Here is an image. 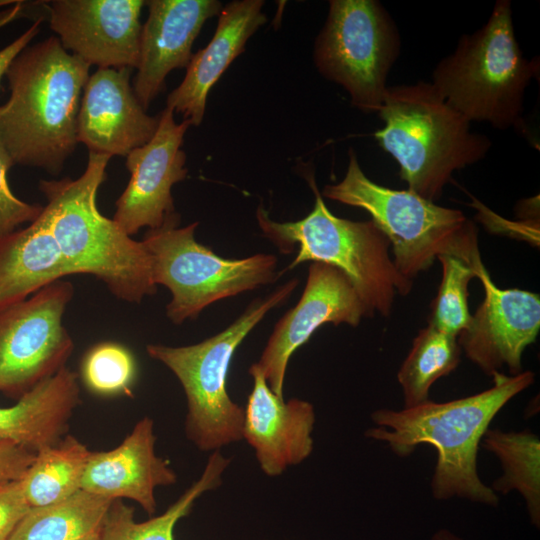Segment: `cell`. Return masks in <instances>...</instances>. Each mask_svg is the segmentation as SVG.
Returning <instances> with one entry per match:
<instances>
[{"label": "cell", "mask_w": 540, "mask_h": 540, "mask_svg": "<svg viewBox=\"0 0 540 540\" xmlns=\"http://www.w3.org/2000/svg\"><path fill=\"white\" fill-rule=\"evenodd\" d=\"M492 377L491 388L468 397L442 403L428 400L401 410L378 409L371 414L376 426L365 435L385 442L398 457L410 456L421 444L432 445L437 451L430 483L434 498L457 497L496 506L498 495L478 475L480 442L494 417L533 384L535 375L522 371Z\"/></svg>", "instance_id": "obj_1"}, {"label": "cell", "mask_w": 540, "mask_h": 540, "mask_svg": "<svg viewBox=\"0 0 540 540\" xmlns=\"http://www.w3.org/2000/svg\"><path fill=\"white\" fill-rule=\"evenodd\" d=\"M89 70L54 36L28 45L13 59L5 73L10 95L0 105V144L14 165L61 173L78 143Z\"/></svg>", "instance_id": "obj_2"}, {"label": "cell", "mask_w": 540, "mask_h": 540, "mask_svg": "<svg viewBox=\"0 0 540 540\" xmlns=\"http://www.w3.org/2000/svg\"><path fill=\"white\" fill-rule=\"evenodd\" d=\"M110 158L89 152L77 179L40 180L47 200L40 217L74 274L93 275L118 299L140 303L157 291L150 255L142 241L102 215L96 204Z\"/></svg>", "instance_id": "obj_3"}, {"label": "cell", "mask_w": 540, "mask_h": 540, "mask_svg": "<svg viewBox=\"0 0 540 540\" xmlns=\"http://www.w3.org/2000/svg\"><path fill=\"white\" fill-rule=\"evenodd\" d=\"M379 146L395 159L408 189L435 202L452 174L484 159L491 140L472 131L431 82L388 86L377 112Z\"/></svg>", "instance_id": "obj_4"}, {"label": "cell", "mask_w": 540, "mask_h": 540, "mask_svg": "<svg viewBox=\"0 0 540 540\" xmlns=\"http://www.w3.org/2000/svg\"><path fill=\"white\" fill-rule=\"evenodd\" d=\"M538 76L539 60L526 58L516 39L511 2L497 0L486 23L436 64L431 84L470 123L522 129L525 92Z\"/></svg>", "instance_id": "obj_5"}, {"label": "cell", "mask_w": 540, "mask_h": 540, "mask_svg": "<svg viewBox=\"0 0 540 540\" xmlns=\"http://www.w3.org/2000/svg\"><path fill=\"white\" fill-rule=\"evenodd\" d=\"M312 211L294 222L272 220L263 206L256 212L264 234L283 254L298 245L287 269L306 261L322 262L340 270L351 282L368 315L388 316L396 294L408 295L413 282L403 277L390 257L389 239L372 221H352L335 216L325 205L314 178Z\"/></svg>", "instance_id": "obj_6"}, {"label": "cell", "mask_w": 540, "mask_h": 540, "mask_svg": "<svg viewBox=\"0 0 540 540\" xmlns=\"http://www.w3.org/2000/svg\"><path fill=\"white\" fill-rule=\"evenodd\" d=\"M344 178L324 187L322 195L367 211L389 239L399 273L412 281L440 255L470 263L481 260L477 228L461 210L443 207L415 192L379 185L363 172L355 151H348Z\"/></svg>", "instance_id": "obj_7"}, {"label": "cell", "mask_w": 540, "mask_h": 540, "mask_svg": "<svg viewBox=\"0 0 540 540\" xmlns=\"http://www.w3.org/2000/svg\"><path fill=\"white\" fill-rule=\"evenodd\" d=\"M298 285L294 278L265 298L254 300L245 312L218 334L197 344L171 347L148 344L147 354L179 380L187 400L185 433L199 450L216 451L243 439L244 408L227 392L233 354L268 311L284 303Z\"/></svg>", "instance_id": "obj_8"}, {"label": "cell", "mask_w": 540, "mask_h": 540, "mask_svg": "<svg viewBox=\"0 0 540 540\" xmlns=\"http://www.w3.org/2000/svg\"><path fill=\"white\" fill-rule=\"evenodd\" d=\"M175 213L157 229H148L142 242L151 258L156 286L169 289L166 315L176 325L196 318L213 302L272 283L277 259L259 253L244 259H225L195 240L198 222L178 227Z\"/></svg>", "instance_id": "obj_9"}, {"label": "cell", "mask_w": 540, "mask_h": 540, "mask_svg": "<svg viewBox=\"0 0 540 540\" xmlns=\"http://www.w3.org/2000/svg\"><path fill=\"white\" fill-rule=\"evenodd\" d=\"M401 53L399 29L377 0H330L314 45V63L326 79L342 86L351 104L377 113L387 78Z\"/></svg>", "instance_id": "obj_10"}, {"label": "cell", "mask_w": 540, "mask_h": 540, "mask_svg": "<svg viewBox=\"0 0 540 540\" xmlns=\"http://www.w3.org/2000/svg\"><path fill=\"white\" fill-rule=\"evenodd\" d=\"M73 296L61 279L0 310V394L18 400L67 366L74 342L63 316Z\"/></svg>", "instance_id": "obj_11"}, {"label": "cell", "mask_w": 540, "mask_h": 540, "mask_svg": "<svg viewBox=\"0 0 540 540\" xmlns=\"http://www.w3.org/2000/svg\"><path fill=\"white\" fill-rule=\"evenodd\" d=\"M190 126L185 120L177 123L173 110L166 107L153 138L126 156L130 179L116 200L112 219L127 235L143 227L160 228L177 213L171 189L188 173L182 145Z\"/></svg>", "instance_id": "obj_12"}, {"label": "cell", "mask_w": 540, "mask_h": 540, "mask_svg": "<svg viewBox=\"0 0 540 540\" xmlns=\"http://www.w3.org/2000/svg\"><path fill=\"white\" fill-rule=\"evenodd\" d=\"M368 311L348 278L335 267L312 262L297 304L277 322L256 365L270 389L284 398V381L291 355L322 325L357 326Z\"/></svg>", "instance_id": "obj_13"}, {"label": "cell", "mask_w": 540, "mask_h": 540, "mask_svg": "<svg viewBox=\"0 0 540 540\" xmlns=\"http://www.w3.org/2000/svg\"><path fill=\"white\" fill-rule=\"evenodd\" d=\"M484 299L457 341L466 357L485 374L506 367L510 375L522 372V355L540 329V296L522 289H501L483 263L476 269Z\"/></svg>", "instance_id": "obj_14"}, {"label": "cell", "mask_w": 540, "mask_h": 540, "mask_svg": "<svg viewBox=\"0 0 540 540\" xmlns=\"http://www.w3.org/2000/svg\"><path fill=\"white\" fill-rule=\"evenodd\" d=\"M46 18L62 46L98 68H137L143 0H53Z\"/></svg>", "instance_id": "obj_15"}, {"label": "cell", "mask_w": 540, "mask_h": 540, "mask_svg": "<svg viewBox=\"0 0 540 540\" xmlns=\"http://www.w3.org/2000/svg\"><path fill=\"white\" fill-rule=\"evenodd\" d=\"M131 68H98L89 76L77 119V140L89 152L126 157L154 136L160 114L150 116L130 84Z\"/></svg>", "instance_id": "obj_16"}, {"label": "cell", "mask_w": 540, "mask_h": 540, "mask_svg": "<svg viewBox=\"0 0 540 540\" xmlns=\"http://www.w3.org/2000/svg\"><path fill=\"white\" fill-rule=\"evenodd\" d=\"M145 5L148 17L141 28L133 90L147 110L163 90L167 75L187 68L202 26L223 6L217 0H149Z\"/></svg>", "instance_id": "obj_17"}, {"label": "cell", "mask_w": 540, "mask_h": 540, "mask_svg": "<svg viewBox=\"0 0 540 540\" xmlns=\"http://www.w3.org/2000/svg\"><path fill=\"white\" fill-rule=\"evenodd\" d=\"M249 374L253 388L244 409L243 438L254 449L262 472L279 476L311 455L314 407L306 400L278 397L256 363Z\"/></svg>", "instance_id": "obj_18"}, {"label": "cell", "mask_w": 540, "mask_h": 540, "mask_svg": "<svg viewBox=\"0 0 540 540\" xmlns=\"http://www.w3.org/2000/svg\"><path fill=\"white\" fill-rule=\"evenodd\" d=\"M153 420L145 416L114 449L90 453L81 489L110 500L129 499L152 516L155 489L176 483L169 462L156 455Z\"/></svg>", "instance_id": "obj_19"}, {"label": "cell", "mask_w": 540, "mask_h": 540, "mask_svg": "<svg viewBox=\"0 0 540 540\" xmlns=\"http://www.w3.org/2000/svg\"><path fill=\"white\" fill-rule=\"evenodd\" d=\"M263 6L262 0H235L222 8L211 41L192 55L183 81L167 96V108L182 114L190 125L201 124L211 87L266 23Z\"/></svg>", "instance_id": "obj_20"}, {"label": "cell", "mask_w": 540, "mask_h": 540, "mask_svg": "<svg viewBox=\"0 0 540 540\" xmlns=\"http://www.w3.org/2000/svg\"><path fill=\"white\" fill-rule=\"evenodd\" d=\"M80 401L78 375L67 366L0 407V443L10 442L33 453L57 444L67 433Z\"/></svg>", "instance_id": "obj_21"}, {"label": "cell", "mask_w": 540, "mask_h": 540, "mask_svg": "<svg viewBox=\"0 0 540 540\" xmlns=\"http://www.w3.org/2000/svg\"><path fill=\"white\" fill-rule=\"evenodd\" d=\"M72 274L40 216L0 237V310Z\"/></svg>", "instance_id": "obj_22"}, {"label": "cell", "mask_w": 540, "mask_h": 540, "mask_svg": "<svg viewBox=\"0 0 540 540\" xmlns=\"http://www.w3.org/2000/svg\"><path fill=\"white\" fill-rule=\"evenodd\" d=\"M230 464V459L220 450L213 451L197 481H195L162 514L143 522H137L134 508L121 499L112 501L97 540H174L177 522L192 510L195 501L205 492L214 490L222 483V474Z\"/></svg>", "instance_id": "obj_23"}, {"label": "cell", "mask_w": 540, "mask_h": 540, "mask_svg": "<svg viewBox=\"0 0 540 540\" xmlns=\"http://www.w3.org/2000/svg\"><path fill=\"white\" fill-rule=\"evenodd\" d=\"M112 501L81 489L62 501L31 507L8 540H86L98 534Z\"/></svg>", "instance_id": "obj_24"}, {"label": "cell", "mask_w": 540, "mask_h": 540, "mask_svg": "<svg viewBox=\"0 0 540 540\" xmlns=\"http://www.w3.org/2000/svg\"><path fill=\"white\" fill-rule=\"evenodd\" d=\"M483 447L500 461L503 473L490 487L496 494L517 491L525 500L531 522L540 526V440L529 430L488 429Z\"/></svg>", "instance_id": "obj_25"}, {"label": "cell", "mask_w": 540, "mask_h": 540, "mask_svg": "<svg viewBox=\"0 0 540 540\" xmlns=\"http://www.w3.org/2000/svg\"><path fill=\"white\" fill-rule=\"evenodd\" d=\"M90 453L85 444L67 434L57 444L38 451L20 479L29 506L56 503L81 490Z\"/></svg>", "instance_id": "obj_26"}, {"label": "cell", "mask_w": 540, "mask_h": 540, "mask_svg": "<svg viewBox=\"0 0 540 540\" xmlns=\"http://www.w3.org/2000/svg\"><path fill=\"white\" fill-rule=\"evenodd\" d=\"M461 352L456 336L431 324L421 329L397 374L404 408L428 401L431 386L457 368Z\"/></svg>", "instance_id": "obj_27"}, {"label": "cell", "mask_w": 540, "mask_h": 540, "mask_svg": "<svg viewBox=\"0 0 540 540\" xmlns=\"http://www.w3.org/2000/svg\"><path fill=\"white\" fill-rule=\"evenodd\" d=\"M437 259L442 265V278L437 295L431 303L428 324L457 337L471 318L468 285L476 278V269L482 261L470 263L447 254Z\"/></svg>", "instance_id": "obj_28"}, {"label": "cell", "mask_w": 540, "mask_h": 540, "mask_svg": "<svg viewBox=\"0 0 540 540\" xmlns=\"http://www.w3.org/2000/svg\"><path fill=\"white\" fill-rule=\"evenodd\" d=\"M136 362L124 345L105 341L92 346L81 363V378L93 393L102 396L131 395Z\"/></svg>", "instance_id": "obj_29"}, {"label": "cell", "mask_w": 540, "mask_h": 540, "mask_svg": "<svg viewBox=\"0 0 540 540\" xmlns=\"http://www.w3.org/2000/svg\"><path fill=\"white\" fill-rule=\"evenodd\" d=\"M14 165L10 155L0 144V237L15 231L24 223L36 220L44 206L30 204L16 197L7 180V173Z\"/></svg>", "instance_id": "obj_30"}, {"label": "cell", "mask_w": 540, "mask_h": 540, "mask_svg": "<svg viewBox=\"0 0 540 540\" xmlns=\"http://www.w3.org/2000/svg\"><path fill=\"white\" fill-rule=\"evenodd\" d=\"M30 508L20 480L0 483V540H8Z\"/></svg>", "instance_id": "obj_31"}, {"label": "cell", "mask_w": 540, "mask_h": 540, "mask_svg": "<svg viewBox=\"0 0 540 540\" xmlns=\"http://www.w3.org/2000/svg\"><path fill=\"white\" fill-rule=\"evenodd\" d=\"M35 454L10 442L0 443V483L20 480L33 462Z\"/></svg>", "instance_id": "obj_32"}, {"label": "cell", "mask_w": 540, "mask_h": 540, "mask_svg": "<svg viewBox=\"0 0 540 540\" xmlns=\"http://www.w3.org/2000/svg\"><path fill=\"white\" fill-rule=\"evenodd\" d=\"M42 21V19L34 21L23 34L0 50V83L13 59L27 47L32 39L38 34Z\"/></svg>", "instance_id": "obj_33"}, {"label": "cell", "mask_w": 540, "mask_h": 540, "mask_svg": "<svg viewBox=\"0 0 540 540\" xmlns=\"http://www.w3.org/2000/svg\"><path fill=\"white\" fill-rule=\"evenodd\" d=\"M35 4L36 2L31 4V2L13 1L11 7L0 10V28L24 17L34 18V21L40 19L38 10L33 9Z\"/></svg>", "instance_id": "obj_34"}, {"label": "cell", "mask_w": 540, "mask_h": 540, "mask_svg": "<svg viewBox=\"0 0 540 540\" xmlns=\"http://www.w3.org/2000/svg\"><path fill=\"white\" fill-rule=\"evenodd\" d=\"M431 540H463L460 537L456 536L455 534L451 533L450 531L446 529H441L438 532H436Z\"/></svg>", "instance_id": "obj_35"}, {"label": "cell", "mask_w": 540, "mask_h": 540, "mask_svg": "<svg viewBox=\"0 0 540 540\" xmlns=\"http://www.w3.org/2000/svg\"><path fill=\"white\" fill-rule=\"evenodd\" d=\"M97 536H98V534H96V535H94V536H92V537H90V538H88L86 540H97Z\"/></svg>", "instance_id": "obj_36"}]
</instances>
